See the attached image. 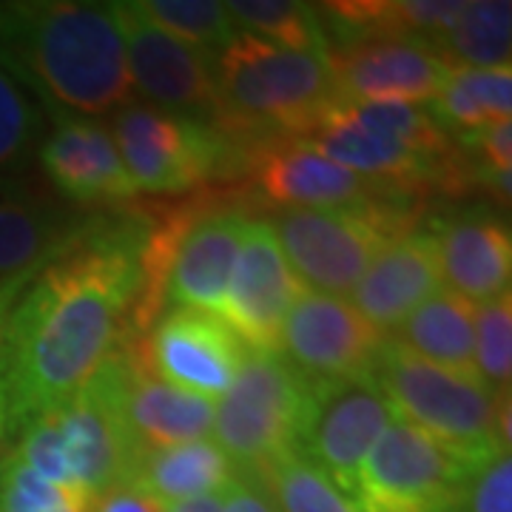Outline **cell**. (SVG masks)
Wrapping results in <instances>:
<instances>
[{
	"label": "cell",
	"instance_id": "6da1fadb",
	"mask_svg": "<svg viewBox=\"0 0 512 512\" xmlns=\"http://www.w3.org/2000/svg\"><path fill=\"white\" fill-rule=\"evenodd\" d=\"M148 239L131 222H89L23 288L0 362L9 433L74 396L120 350L128 325L154 316Z\"/></svg>",
	"mask_w": 512,
	"mask_h": 512
},
{
	"label": "cell",
	"instance_id": "7a4b0ae2",
	"mask_svg": "<svg viewBox=\"0 0 512 512\" xmlns=\"http://www.w3.org/2000/svg\"><path fill=\"white\" fill-rule=\"evenodd\" d=\"M0 66L49 117H106L134 103L111 3L3 0Z\"/></svg>",
	"mask_w": 512,
	"mask_h": 512
},
{
	"label": "cell",
	"instance_id": "3957f363",
	"mask_svg": "<svg viewBox=\"0 0 512 512\" xmlns=\"http://www.w3.org/2000/svg\"><path fill=\"white\" fill-rule=\"evenodd\" d=\"M211 63L222 103V137L239 134L251 146L308 140L336 103L325 60L285 52L245 29Z\"/></svg>",
	"mask_w": 512,
	"mask_h": 512
},
{
	"label": "cell",
	"instance_id": "277c9868",
	"mask_svg": "<svg viewBox=\"0 0 512 512\" xmlns=\"http://www.w3.org/2000/svg\"><path fill=\"white\" fill-rule=\"evenodd\" d=\"M370 376L393 416L419 427L467 467L478 470L493 458L510 456L498 436V407L507 393H493L481 379L430 365L390 336Z\"/></svg>",
	"mask_w": 512,
	"mask_h": 512
},
{
	"label": "cell",
	"instance_id": "5b68a950",
	"mask_svg": "<svg viewBox=\"0 0 512 512\" xmlns=\"http://www.w3.org/2000/svg\"><path fill=\"white\" fill-rule=\"evenodd\" d=\"M12 456L40 478L92 498L128 481L134 450L120 424L106 365L74 396L20 427Z\"/></svg>",
	"mask_w": 512,
	"mask_h": 512
},
{
	"label": "cell",
	"instance_id": "8992f818",
	"mask_svg": "<svg viewBox=\"0 0 512 512\" xmlns=\"http://www.w3.org/2000/svg\"><path fill=\"white\" fill-rule=\"evenodd\" d=\"M404 200L362 208H282L268 222L302 288L345 296L393 239L410 234Z\"/></svg>",
	"mask_w": 512,
	"mask_h": 512
},
{
	"label": "cell",
	"instance_id": "52a82bcc",
	"mask_svg": "<svg viewBox=\"0 0 512 512\" xmlns=\"http://www.w3.org/2000/svg\"><path fill=\"white\" fill-rule=\"evenodd\" d=\"M311 382L282 353L248 350L214 413V444L237 467L256 476L296 453Z\"/></svg>",
	"mask_w": 512,
	"mask_h": 512
},
{
	"label": "cell",
	"instance_id": "ba28073f",
	"mask_svg": "<svg viewBox=\"0 0 512 512\" xmlns=\"http://www.w3.org/2000/svg\"><path fill=\"white\" fill-rule=\"evenodd\" d=\"M473 473L439 441L393 416L356 476L353 504L359 512H458Z\"/></svg>",
	"mask_w": 512,
	"mask_h": 512
},
{
	"label": "cell",
	"instance_id": "9c48e42d",
	"mask_svg": "<svg viewBox=\"0 0 512 512\" xmlns=\"http://www.w3.org/2000/svg\"><path fill=\"white\" fill-rule=\"evenodd\" d=\"M111 126L131 183L146 194H183L208 180L228 154V137L217 128L137 100L114 111Z\"/></svg>",
	"mask_w": 512,
	"mask_h": 512
},
{
	"label": "cell",
	"instance_id": "30bf717a",
	"mask_svg": "<svg viewBox=\"0 0 512 512\" xmlns=\"http://www.w3.org/2000/svg\"><path fill=\"white\" fill-rule=\"evenodd\" d=\"M390 421L393 407L373 376L311 382L296 453L316 464L353 501L356 476Z\"/></svg>",
	"mask_w": 512,
	"mask_h": 512
},
{
	"label": "cell",
	"instance_id": "8fae6325",
	"mask_svg": "<svg viewBox=\"0 0 512 512\" xmlns=\"http://www.w3.org/2000/svg\"><path fill=\"white\" fill-rule=\"evenodd\" d=\"M126 46L134 89L157 109L183 114L220 131L222 103L211 57L185 46L140 12L134 0L111 3Z\"/></svg>",
	"mask_w": 512,
	"mask_h": 512
},
{
	"label": "cell",
	"instance_id": "7c38bea8",
	"mask_svg": "<svg viewBox=\"0 0 512 512\" xmlns=\"http://www.w3.org/2000/svg\"><path fill=\"white\" fill-rule=\"evenodd\" d=\"M384 333L342 296L302 288L279 333V353L311 382L370 376Z\"/></svg>",
	"mask_w": 512,
	"mask_h": 512
},
{
	"label": "cell",
	"instance_id": "4fadbf2b",
	"mask_svg": "<svg viewBox=\"0 0 512 512\" xmlns=\"http://www.w3.org/2000/svg\"><path fill=\"white\" fill-rule=\"evenodd\" d=\"M328 72L336 100L430 106L444 89L450 66L421 40L373 37L330 49Z\"/></svg>",
	"mask_w": 512,
	"mask_h": 512
},
{
	"label": "cell",
	"instance_id": "5bb4252c",
	"mask_svg": "<svg viewBox=\"0 0 512 512\" xmlns=\"http://www.w3.org/2000/svg\"><path fill=\"white\" fill-rule=\"evenodd\" d=\"M248 348L220 316L174 308L154 325L137 362L160 382L217 402L237 376Z\"/></svg>",
	"mask_w": 512,
	"mask_h": 512
},
{
	"label": "cell",
	"instance_id": "9a60e30c",
	"mask_svg": "<svg viewBox=\"0 0 512 512\" xmlns=\"http://www.w3.org/2000/svg\"><path fill=\"white\" fill-rule=\"evenodd\" d=\"M302 282L291 271L268 220H251L220 319L248 350L279 353V333Z\"/></svg>",
	"mask_w": 512,
	"mask_h": 512
},
{
	"label": "cell",
	"instance_id": "2e32d148",
	"mask_svg": "<svg viewBox=\"0 0 512 512\" xmlns=\"http://www.w3.org/2000/svg\"><path fill=\"white\" fill-rule=\"evenodd\" d=\"M251 154V177L262 197L279 208H362L384 200H410V194L333 163L311 140H271Z\"/></svg>",
	"mask_w": 512,
	"mask_h": 512
},
{
	"label": "cell",
	"instance_id": "e0dca14e",
	"mask_svg": "<svg viewBox=\"0 0 512 512\" xmlns=\"http://www.w3.org/2000/svg\"><path fill=\"white\" fill-rule=\"evenodd\" d=\"M106 370L134 461L151 450L205 439L214 430L217 402L154 379L134 353L117 350L106 362Z\"/></svg>",
	"mask_w": 512,
	"mask_h": 512
},
{
	"label": "cell",
	"instance_id": "ac0fdd59",
	"mask_svg": "<svg viewBox=\"0 0 512 512\" xmlns=\"http://www.w3.org/2000/svg\"><path fill=\"white\" fill-rule=\"evenodd\" d=\"M52 123L37 160L66 200L111 205L137 194L109 126L89 117H52Z\"/></svg>",
	"mask_w": 512,
	"mask_h": 512
},
{
	"label": "cell",
	"instance_id": "d6986e66",
	"mask_svg": "<svg viewBox=\"0 0 512 512\" xmlns=\"http://www.w3.org/2000/svg\"><path fill=\"white\" fill-rule=\"evenodd\" d=\"M89 220L23 177H0V279L40 274L69 251Z\"/></svg>",
	"mask_w": 512,
	"mask_h": 512
},
{
	"label": "cell",
	"instance_id": "ffe728a7",
	"mask_svg": "<svg viewBox=\"0 0 512 512\" xmlns=\"http://www.w3.org/2000/svg\"><path fill=\"white\" fill-rule=\"evenodd\" d=\"M248 222L239 211H220L177 231L163 285L174 308L220 316Z\"/></svg>",
	"mask_w": 512,
	"mask_h": 512
},
{
	"label": "cell",
	"instance_id": "44dd1931",
	"mask_svg": "<svg viewBox=\"0 0 512 512\" xmlns=\"http://www.w3.org/2000/svg\"><path fill=\"white\" fill-rule=\"evenodd\" d=\"M436 291H441L436 237L433 231H410L370 262L350 291V305L379 333L390 336Z\"/></svg>",
	"mask_w": 512,
	"mask_h": 512
},
{
	"label": "cell",
	"instance_id": "7402d4cb",
	"mask_svg": "<svg viewBox=\"0 0 512 512\" xmlns=\"http://www.w3.org/2000/svg\"><path fill=\"white\" fill-rule=\"evenodd\" d=\"M439 248V274L470 305L493 302L510 293L512 237L507 220L490 211H470L441 220L433 231Z\"/></svg>",
	"mask_w": 512,
	"mask_h": 512
},
{
	"label": "cell",
	"instance_id": "603a6c76",
	"mask_svg": "<svg viewBox=\"0 0 512 512\" xmlns=\"http://www.w3.org/2000/svg\"><path fill=\"white\" fill-rule=\"evenodd\" d=\"M473 319L476 308L467 299L450 291H436L390 333V339L430 365L481 379L476 370Z\"/></svg>",
	"mask_w": 512,
	"mask_h": 512
},
{
	"label": "cell",
	"instance_id": "cb8c5ba5",
	"mask_svg": "<svg viewBox=\"0 0 512 512\" xmlns=\"http://www.w3.org/2000/svg\"><path fill=\"white\" fill-rule=\"evenodd\" d=\"M237 478V467L214 441L197 439L151 450L134 461L128 481L160 501H191L202 495L222 493Z\"/></svg>",
	"mask_w": 512,
	"mask_h": 512
},
{
	"label": "cell",
	"instance_id": "d4e9b609",
	"mask_svg": "<svg viewBox=\"0 0 512 512\" xmlns=\"http://www.w3.org/2000/svg\"><path fill=\"white\" fill-rule=\"evenodd\" d=\"M512 3L464 0L453 29L441 40L439 55L450 69H501L510 66Z\"/></svg>",
	"mask_w": 512,
	"mask_h": 512
},
{
	"label": "cell",
	"instance_id": "484cf974",
	"mask_svg": "<svg viewBox=\"0 0 512 512\" xmlns=\"http://www.w3.org/2000/svg\"><path fill=\"white\" fill-rule=\"evenodd\" d=\"M228 15L239 29L274 43L285 52L325 60L328 37L313 3L296 0H231L225 3Z\"/></svg>",
	"mask_w": 512,
	"mask_h": 512
},
{
	"label": "cell",
	"instance_id": "4316f807",
	"mask_svg": "<svg viewBox=\"0 0 512 512\" xmlns=\"http://www.w3.org/2000/svg\"><path fill=\"white\" fill-rule=\"evenodd\" d=\"M137 6L165 35L208 57L239 32L228 6L217 0H137Z\"/></svg>",
	"mask_w": 512,
	"mask_h": 512
},
{
	"label": "cell",
	"instance_id": "83f0119b",
	"mask_svg": "<svg viewBox=\"0 0 512 512\" xmlns=\"http://www.w3.org/2000/svg\"><path fill=\"white\" fill-rule=\"evenodd\" d=\"M279 512H359L316 464L299 453L279 458L256 473Z\"/></svg>",
	"mask_w": 512,
	"mask_h": 512
},
{
	"label": "cell",
	"instance_id": "f1b7e54d",
	"mask_svg": "<svg viewBox=\"0 0 512 512\" xmlns=\"http://www.w3.org/2000/svg\"><path fill=\"white\" fill-rule=\"evenodd\" d=\"M46 114L35 97L0 66V177H18L46 137Z\"/></svg>",
	"mask_w": 512,
	"mask_h": 512
},
{
	"label": "cell",
	"instance_id": "f546056e",
	"mask_svg": "<svg viewBox=\"0 0 512 512\" xmlns=\"http://www.w3.org/2000/svg\"><path fill=\"white\" fill-rule=\"evenodd\" d=\"M92 495L52 484L18 458L0 461V512H94Z\"/></svg>",
	"mask_w": 512,
	"mask_h": 512
},
{
	"label": "cell",
	"instance_id": "4dcf8cb0",
	"mask_svg": "<svg viewBox=\"0 0 512 512\" xmlns=\"http://www.w3.org/2000/svg\"><path fill=\"white\" fill-rule=\"evenodd\" d=\"M476 370L493 393H510L512 379V299L510 293L484 302L473 319Z\"/></svg>",
	"mask_w": 512,
	"mask_h": 512
},
{
	"label": "cell",
	"instance_id": "1f68e13d",
	"mask_svg": "<svg viewBox=\"0 0 512 512\" xmlns=\"http://www.w3.org/2000/svg\"><path fill=\"white\" fill-rule=\"evenodd\" d=\"M458 512H512V461L498 456L467 481Z\"/></svg>",
	"mask_w": 512,
	"mask_h": 512
},
{
	"label": "cell",
	"instance_id": "d6a6232c",
	"mask_svg": "<svg viewBox=\"0 0 512 512\" xmlns=\"http://www.w3.org/2000/svg\"><path fill=\"white\" fill-rule=\"evenodd\" d=\"M461 80L467 83L470 94L476 97L481 111L487 114V120L498 123H510L512 114V69H458Z\"/></svg>",
	"mask_w": 512,
	"mask_h": 512
},
{
	"label": "cell",
	"instance_id": "836d02e7",
	"mask_svg": "<svg viewBox=\"0 0 512 512\" xmlns=\"http://www.w3.org/2000/svg\"><path fill=\"white\" fill-rule=\"evenodd\" d=\"M220 512H279L274 498L259 478L237 473V478L222 493Z\"/></svg>",
	"mask_w": 512,
	"mask_h": 512
},
{
	"label": "cell",
	"instance_id": "e575fe53",
	"mask_svg": "<svg viewBox=\"0 0 512 512\" xmlns=\"http://www.w3.org/2000/svg\"><path fill=\"white\" fill-rule=\"evenodd\" d=\"M168 504L154 498L146 490H140L137 484L123 481V484H114L111 490L100 495L94 501V512H165Z\"/></svg>",
	"mask_w": 512,
	"mask_h": 512
},
{
	"label": "cell",
	"instance_id": "d590c367",
	"mask_svg": "<svg viewBox=\"0 0 512 512\" xmlns=\"http://www.w3.org/2000/svg\"><path fill=\"white\" fill-rule=\"evenodd\" d=\"M37 276V274H35ZM35 276H15V279H0V362H3V348H6V330L9 319L18 305L23 288L35 279Z\"/></svg>",
	"mask_w": 512,
	"mask_h": 512
},
{
	"label": "cell",
	"instance_id": "8d00e7d4",
	"mask_svg": "<svg viewBox=\"0 0 512 512\" xmlns=\"http://www.w3.org/2000/svg\"><path fill=\"white\" fill-rule=\"evenodd\" d=\"M222 493L202 495V498H191V501H177V504H168L165 512H220Z\"/></svg>",
	"mask_w": 512,
	"mask_h": 512
},
{
	"label": "cell",
	"instance_id": "74e56055",
	"mask_svg": "<svg viewBox=\"0 0 512 512\" xmlns=\"http://www.w3.org/2000/svg\"><path fill=\"white\" fill-rule=\"evenodd\" d=\"M9 436V402H6V390L0 384V444Z\"/></svg>",
	"mask_w": 512,
	"mask_h": 512
}]
</instances>
